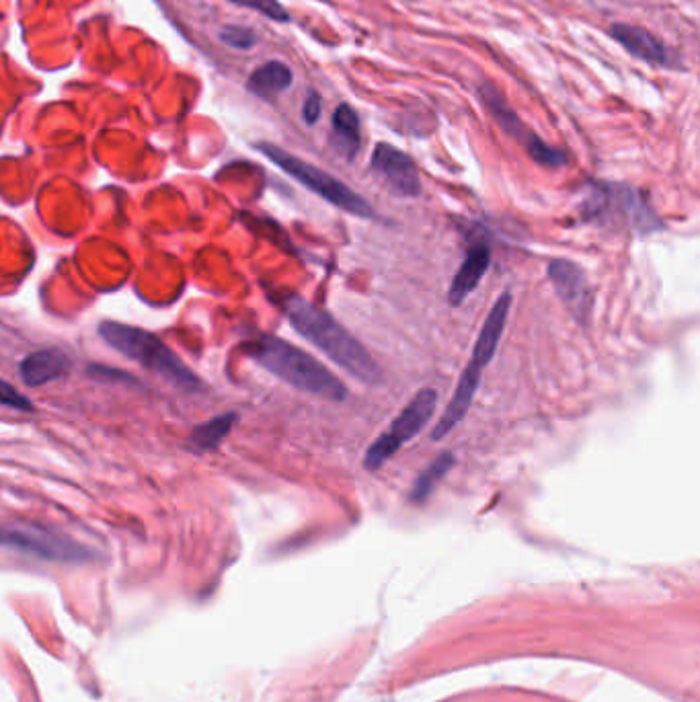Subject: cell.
Segmentation results:
<instances>
[{
    "instance_id": "d6986e66",
    "label": "cell",
    "mask_w": 700,
    "mask_h": 702,
    "mask_svg": "<svg viewBox=\"0 0 700 702\" xmlns=\"http://www.w3.org/2000/svg\"><path fill=\"white\" fill-rule=\"evenodd\" d=\"M230 3H235L239 7L257 11L259 15L278 21V23H288L290 21V13L278 3V0H230Z\"/></svg>"
},
{
    "instance_id": "5b68a950",
    "label": "cell",
    "mask_w": 700,
    "mask_h": 702,
    "mask_svg": "<svg viewBox=\"0 0 700 702\" xmlns=\"http://www.w3.org/2000/svg\"><path fill=\"white\" fill-rule=\"evenodd\" d=\"M257 150L261 154H265L267 159L276 167H280L286 175L296 179L308 191L317 193L321 200L329 202L331 206H335L347 214H352V216L364 218V220L376 218L374 208L362 198V195L356 193L349 185H345L343 181H339L337 177H333L331 173L298 159V156L290 154L288 150H284L276 144L261 142V144H257Z\"/></svg>"
},
{
    "instance_id": "9c48e42d",
    "label": "cell",
    "mask_w": 700,
    "mask_h": 702,
    "mask_svg": "<svg viewBox=\"0 0 700 702\" xmlns=\"http://www.w3.org/2000/svg\"><path fill=\"white\" fill-rule=\"evenodd\" d=\"M590 208L594 212H610L612 216L618 214L622 222L639 230H653L659 226L643 193L627 185H598L590 200Z\"/></svg>"
},
{
    "instance_id": "6da1fadb",
    "label": "cell",
    "mask_w": 700,
    "mask_h": 702,
    "mask_svg": "<svg viewBox=\"0 0 700 702\" xmlns=\"http://www.w3.org/2000/svg\"><path fill=\"white\" fill-rule=\"evenodd\" d=\"M278 304L286 312L290 325L349 376L372 386L380 382V368L368 354V349L352 333L343 329L327 310L292 292L282 294Z\"/></svg>"
},
{
    "instance_id": "277c9868",
    "label": "cell",
    "mask_w": 700,
    "mask_h": 702,
    "mask_svg": "<svg viewBox=\"0 0 700 702\" xmlns=\"http://www.w3.org/2000/svg\"><path fill=\"white\" fill-rule=\"evenodd\" d=\"M510 306H512V296L508 292L501 294L495 300L491 312H489L483 327H481V333H479V339L475 343L471 362H469V366L464 368V372H462V376L458 380V386H456L454 395H452V401L448 403L444 415L440 417V421L434 427V434H432L434 440L446 438L452 432V429L466 417V413H469V409L473 405V399H475L477 390H479V382H481L483 370L495 358V351L499 347L501 335L505 331V325H508Z\"/></svg>"
},
{
    "instance_id": "4fadbf2b",
    "label": "cell",
    "mask_w": 700,
    "mask_h": 702,
    "mask_svg": "<svg viewBox=\"0 0 700 702\" xmlns=\"http://www.w3.org/2000/svg\"><path fill=\"white\" fill-rule=\"evenodd\" d=\"M489 265H491V251L485 243L475 245L469 253H466L460 269L456 271V276L450 284L448 300L452 306L462 304L466 296L477 290V286L483 280Z\"/></svg>"
},
{
    "instance_id": "52a82bcc",
    "label": "cell",
    "mask_w": 700,
    "mask_h": 702,
    "mask_svg": "<svg viewBox=\"0 0 700 702\" xmlns=\"http://www.w3.org/2000/svg\"><path fill=\"white\" fill-rule=\"evenodd\" d=\"M479 93H481L483 103L487 105V109L497 120V124L514 140H518L536 163H540L544 167H553V169L563 167L567 163V154L563 150L549 146L547 142H542L530 128H526L520 117L508 107V103L501 99V95L491 85H483L479 89Z\"/></svg>"
},
{
    "instance_id": "30bf717a",
    "label": "cell",
    "mask_w": 700,
    "mask_h": 702,
    "mask_svg": "<svg viewBox=\"0 0 700 702\" xmlns=\"http://www.w3.org/2000/svg\"><path fill=\"white\" fill-rule=\"evenodd\" d=\"M370 167L399 198H417L421 193L417 165L403 150L386 142L378 144L372 152Z\"/></svg>"
},
{
    "instance_id": "44dd1931",
    "label": "cell",
    "mask_w": 700,
    "mask_h": 702,
    "mask_svg": "<svg viewBox=\"0 0 700 702\" xmlns=\"http://www.w3.org/2000/svg\"><path fill=\"white\" fill-rule=\"evenodd\" d=\"M0 401H3L5 407L17 409V411H25V413L33 411V403L25 395H21L17 388H13L7 380L0 382Z\"/></svg>"
},
{
    "instance_id": "7402d4cb",
    "label": "cell",
    "mask_w": 700,
    "mask_h": 702,
    "mask_svg": "<svg viewBox=\"0 0 700 702\" xmlns=\"http://www.w3.org/2000/svg\"><path fill=\"white\" fill-rule=\"evenodd\" d=\"M321 113H323V99L317 91H310L306 95V101H304V107H302V117H304V122L308 126H313L321 120Z\"/></svg>"
},
{
    "instance_id": "7c38bea8",
    "label": "cell",
    "mask_w": 700,
    "mask_h": 702,
    "mask_svg": "<svg viewBox=\"0 0 700 702\" xmlns=\"http://www.w3.org/2000/svg\"><path fill=\"white\" fill-rule=\"evenodd\" d=\"M610 33L616 42L635 58L655 66H674L670 50L651 31L629 23H614L610 27Z\"/></svg>"
},
{
    "instance_id": "8fae6325",
    "label": "cell",
    "mask_w": 700,
    "mask_h": 702,
    "mask_svg": "<svg viewBox=\"0 0 700 702\" xmlns=\"http://www.w3.org/2000/svg\"><path fill=\"white\" fill-rule=\"evenodd\" d=\"M549 280L553 282L559 298L569 308L571 315L579 323H588L592 315L594 294L590 288V280L577 263L567 259H553L547 267Z\"/></svg>"
},
{
    "instance_id": "ffe728a7",
    "label": "cell",
    "mask_w": 700,
    "mask_h": 702,
    "mask_svg": "<svg viewBox=\"0 0 700 702\" xmlns=\"http://www.w3.org/2000/svg\"><path fill=\"white\" fill-rule=\"evenodd\" d=\"M220 42L235 50H251L257 44V35L249 27L232 25L220 31Z\"/></svg>"
},
{
    "instance_id": "ba28073f",
    "label": "cell",
    "mask_w": 700,
    "mask_h": 702,
    "mask_svg": "<svg viewBox=\"0 0 700 702\" xmlns=\"http://www.w3.org/2000/svg\"><path fill=\"white\" fill-rule=\"evenodd\" d=\"M5 544L52 561H85L89 557L85 546L76 544L68 536H60L52 530L31 526V524L29 526L15 524L7 528Z\"/></svg>"
},
{
    "instance_id": "7a4b0ae2",
    "label": "cell",
    "mask_w": 700,
    "mask_h": 702,
    "mask_svg": "<svg viewBox=\"0 0 700 702\" xmlns=\"http://www.w3.org/2000/svg\"><path fill=\"white\" fill-rule=\"evenodd\" d=\"M245 354L263 370L302 390V393L335 403L347 397V388L333 372H329L317 358L308 356L306 351L284 339L261 333L245 343Z\"/></svg>"
},
{
    "instance_id": "3957f363",
    "label": "cell",
    "mask_w": 700,
    "mask_h": 702,
    "mask_svg": "<svg viewBox=\"0 0 700 702\" xmlns=\"http://www.w3.org/2000/svg\"><path fill=\"white\" fill-rule=\"evenodd\" d=\"M99 335L109 347L120 351L122 356L140 364L148 372L161 376L173 386L187 390V393H196V390L202 388V380L154 333L124 323L103 321L99 325Z\"/></svg>"
},
{
    "instance_id": "5bb4252c",
    "label": "cell",
    "mask_w": 700,
    "mask_h": 702,
    "mask_svg": "<svg viewBox=\"0 0 700 702\" xmlns=\"http://www.w3.org/2000/svg\"><path fill=\"white\" fill-rule=\"evenodd\" d=\"M70 360L60 354L56 349H42L35 351V354L27 356L21 366H19V374L21 380L29 386H44L52 380L62 378L68 372Z\"/></svg>"
},
{
    "instance_id": "8992f818",
    "label": "cell",
    "mask_w": 700,
    "mask_h": 702,
    "mask_svg": "<svg viewBox=\"0 0 700 702\" xmlns=\"http://www.w3.org/2000/svg\"><path fill=\"white\" fill-rule=\"evenodd\" d=\"M438 407V393L434 388H421L409 405L395 417L391 427L368 448L364 466L368 471H378L382 464L393 458L407 442H411L421 429L430 423Z\"/></svg>"
},
{
    "instance_id": "ac0fdd59",
    "label": "cell",
    "mask_w": 700,
    "mask_h": 702,
    "mask_svg": "<svg viewBox=\"0 0 700 702\" xmlns=\"http://www.w3.org/2000/svg\"><path fill=\"white\" fill-rule=\"evenodd\" d=\"M456 464L454 454L444 452L440 454L425 471L417 477L413 489H411V501L413 503H423L427 497L434 493V489L440 485V481L452 471V466Z\"/></svg>"
},
{
    "instance_id": "2e32d148",
    "label": "cell",
    "mask_w": 700,
    "mask_h": 702,
    "mask_svg": "<svg viewBox=\"0 0 700 702\" xmlns=\"http://www.w3.org/2000/svg\"><path fill=\"white\" fill-rule=\"evenodd\" d=\"M333 142L335 148L352 161L362 146L360 134V117L356 109L347 103H341L333 113Z\"/></svg>"
},
{
    "instance_id": "9a60e30c",
    "label": "cell",
    "mask_w": 700,
    "mask_h": 702,
    "mask_svg": "<svg viewBox=\"0 0 700 702\" xmlns=\"http://www.w3.org/2000/svg\"><path fill=\"white\" fill-rule=\"evenodd\" d=\"M294 83V74L290 70V66H286L284 62L271 60L263 66H259L257 70H253V74L249 76L247 89L257 95L259 99L265 101H274L278 95H282L284 91H288Z\"/></svg>"
},
{
    "instance_id": "e0dca14e",
    "label": "cell",
    "mask_w": 700,
    "mask_h": 702,
    "mask_svg": "<svg viewBox=\"0 0 700 702\" xmlns=\"http://www.w3.org/2000/svg\"><path fill=\"white\" fill-rule=\"evenodd\" d=\"M235 423H237V413H224L198 425L187 440V448L191 452H200V454L216 450L232 432Z\"/></svg>"
}]
</instances>
